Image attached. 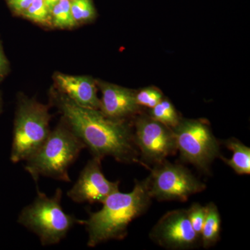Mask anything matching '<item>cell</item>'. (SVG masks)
<instances>
[{
	"mask_svg": "<svg viewBox=\"0 0 250 250\" xmlns=\"http://www.w3.org/2000/svg\"><path fill=\"white\" fill-rule=\"evenodd\" d=\"M62 120L94 157L111 156L123 164L139 163L134 133L123 120L113 119L100 110L83 107L61 93L53 97Z\"/></svg>",
	"mask_w": 250,
	"mask_h": 250,
	"instance_id": "cell-1",
	"label": "cell"
},
{
	"mask_svg": "<svg viewBox=\"0 0 250 250\" xmlns=\"http://www.w3.org/2000/svg\"><path fill=\"white\" fill-rule=\"evenodd\" d=\"M151 200L147 178L135 182L132 191L128 193L119 190L112 193L103 202L101 209L79 221L88 233L87 246L94 248L111 240L124 239L130 223L146 213Z\"/></svg>",
	"mask_w": 250,
	"mask_h": 250,
	"instance_id": "cell-2",
	"label": "cell"
},
{
	"mask_svg": "<svg viewBox=\"0 0 250 250\" xmlns=\"http://www.w3.org/2000/svg\"><path fill=\"white\" fill-rule=\"evenodd\" d=\"M84 148L83 143L62 120L24 161V169L35 182L41 177L70 182L69 169Z\"/></svg>",
	"mask_w": 250,
	"mask_h": 250,
	"instance_id": "cell-3",
	"label": "cell"
},
{
	"mask_svg": "<svg viewBox=\"0 0 250 250\" xmlns=\"http://www.w3.org/2000/svg\"><path fill=\"white\" fill-rule=\"evenodd\" d=\"M62 191L57 188L48 197L38 189L30 205L22 208L18 223L39 237L42 246L59 244L80 220L64 211L62 206Z\"/></svg>",
	"mask_w": 250,
	"mask_h": 250,
	"instance_id": "cell-4",
	"label": "cell"
},
{
	"mask_svg": "<svg viewBox=\"0 0 250 250\" xmlns=\"http://www.w3.org/2000/svg\"><path fill=\"white\" fill-rule=\"evenodd\" d=\"M50 113L45 105L22 97L18 103L14 122L10 159L13 163L25 161L48 137Z\"/></svg>",
	"mask_w": 250,
	"mask_h": 250,
	"instance_id": "cell-5",
	"label": "cell"
},
{
	"mask_svg": "<svg viewBox=\"0 0 250 250\" xmlns=\"http://www.w3.org/2000/svg\"><path fill=\"white\" fill-rule=\"evenodd\" d=\"M147 181L149 195L158 201L185 202L207 188L185 167L166 160L155 164Z\"/></svg>",
	"mask_w": 250,
	"mask_h": 250,
	"instance_id": "cell-6",
	"label": "cell"
},
{
	"mask_svg": "<svg viewBox=\"0 0 250 250\" xmlns=\"http://www.w3.org/2000/svg\"><path fill=\"white\" fill-rule=\"evenodd\" d=\"M172 130L182 159L208 172L213 161L220 156V144L208 125L187 120L179 121Z\"/></svg>",
	"mask_w": 250,
	"mask_h": 250,
	"instance_id": "cell-7",
	"label": "cell"
},
{
	"mask_svg": "<svg viewBox=\"0 0 250 250\" xmlns=\"http://www.w3.org/2000/svg\"><path fill=\"white\" fill-rule=\"evenodd\" d=\"M134 137L143 159L151 164L163 162L177 152L173 130L152 118L137 121Z\"/></svg>",
	"mask_w": 250,
	"mask_h": 250,
	"instance_id": "cell-8",
	"label": "cell"
},
{
	"mask_svg": "<svg viewBox=\"0 0 250 250\" xmlns=\"http://www.w3.org/2000/svg\"><path fill=\"white\" fill-rule=\"evenodd\" d=\"M149 237L158 246L167 250L192 249L201 242L192 228L187 209L171 210L163 215Z\"/></svg>",
	"mask_w": 250,
	"mask_h": 250,
	"instance_id": "cell-9",
	"label": "cell"
},
{
	"mask_svg": "<svg viewBox=\"0 0 250 250\" xmlns=\"http://www.w3.org/2000/svg\"><path fill=\"white\" fill-rule=\"evenodd\" d=\"M102 159H90L81 171L73 187L67 192V196L78 204H103L113 192L119 190V181L111 182L105 177L102 170Z\"/></svg>",
	"mask_w": 250,
	"mask_h": 250,
	"instance_id": "cell-10",
	"label": "cell"
},
{
	"mask_svg": "<svg viewBox=\"0 0 250 250\" xmlns=\"http://www.w3.org/2000/svg\"><path fill=\"white\" fill-rule=\"evenodd\" d=\"M55 82L61 93L74 103L83 107L100 110L101 102L93 79L58 73L55 75Z\"/></svg>",
	"mask_w": 250,
	"mask_h": 250,
	"instance_id": "cell-11",
	"label": "cell"
},
{
	"mask_svg": "<svg viewBox=\"0 0 250 250\" xmlns=\"http://www.w3.org/2000/svg\"><path fill=\"white\" fill-rule=\"evenodd\" d=\"M103 98L100 111L113 119L123 120L139 109L135 94L131 90L107 83H100Z\"/></svg>",
	"mask_w": 250,
	"mask_h": 250,
	"instance_id": "cell-12",
	"label": "cell"
},
{
	"mask_svg": "<svg viewBox=\"0 0 250 250\" xmlns=\"http://www.w3.org/2000/svg\"><path fill=\"white\" fill-rule=\"evenodd\" d=\"M227 147L233 152L231 159L220 156L222 160L239 175L250 174V148L236 139L225 142Z\"/></svg>",
	"mask_w": 250,
	"mask_h": 250,
	"instance_id": "cell-13",
	"label": "cell"
},
{
	"mask_svg": "<svg viewBox=\"0 0 250 250\" xmlns=\"http://www.w3.org/2000/svg\"><path fill=\"white\" fill-rule=\"evenodd\" d=\"M207 207V216L200 235L202 246L206 249L218 243L221 230V218L218 207L213 202L208 204Z\"/></svg>",
	"mask_w": 250,
	"mask_h": 250,
	"instance_id": "cell-14",
	"label": "cell"
},
{
	"mask_svg": "<svg viewBox=\"0 0 250 250\" xmlns=\"http://www.w3.org/2000/svg\"><path fill=\"white\" fill-rule=\"evenodd\" d=\"M151 118L162 124L173 129L179 124V120L177 111L172 104L167 100H161L160 103L151 108Z\"/></svg>",
	"mask_w": 250,
	"mask_h": 250,
	"instance_id": "cell-15",
	"label": "cell"
},
{
	"mask_svg": "<svg viewBox=\"0 0 250 250\" xmlns=\"http://www.w3.org/2000/svg\"><path fill=\"white\" fill-rule=\"evenodd\" d=\"M72 0H59L51 10L52 23L55 27L71 28L77 24L71 12Z\"/></svg>",
	"mask_w": 250,
	"mask_h": 250,
	"instance_id": "cell-16",
	"label": "cell"
},
{
	"mask_svg": "<svg viewBox=\"0 0 250 250\" xmlns=\"http://www.w3.org/2000/svg\"><path fill=\"white\" fill-rule=\"evenodd\" d=\"M22 15L28 19L40 24H49L52 20L50 11L44 0H34Z\"/></svg>",
	"mask_w": 250,
	"mask_h": 250,
	"instance_id": "cell-17",
	"label": "cell"
},
{
	"mask_svg": "<svg viewBox=\"0 0 250 250\" xmlns=\"http://www.w3.org/2000/svg\"><path fill=\"white\" fill-rule=\"evenodd\" d=\"M71 12L77 24L88 22L95 16V10L91 0H72Z\"/></svg>",
	"mask_w": 250,
	"mask_h": 250,
	"instance_id": "cell-18",
	"label": "cell"
},
{
	"mask_svg": "<svg viewBox=\"0 0 250 250\" xmlns=\"http://www.w3.org/2000/svg\"><path fill=\"white\" fill-rule=\"evenodd\" d=\"M188 215L193 229L200 236L207 216V207L195 203L187 209ZM201 239V238H200Z\"/></svg>",
	"mask_w": 250,
	"mask_h": 250,
	"instance_id": "cell-19",
	"label": "cell"
},
{
	"mask_svg": "<svg viewBox=\"0 0 250 250\" xmlns=\"http://www.w3.org/2000/svg\"><path fill=\"white\" fill-rule=\"evenodd\" d=\"M136 104L139 106L154 108L162 100V94L159 90L152 88H145L137 94H135Z\"/></svg>",
	"mask_w": 250,
	"mask_h": 250,
	"instance_id": "cell-20",
	"label": "cell"
},
{
	"mask_svg": "<svg viewBox=\"0 0 250 250\" xmlns=\"http://www.w3.org/2000/svg\"><path fill=\"white\" fill-rule=\"evenodd\" d=\"M33 1L34 0H7V2L14 12L22 15Z\"/></svg>",
	"mask_w": 250,
	"mask_h": 250,
	"instance_id": "cell-21",
	"label": "cell"
},
{
	"mask_svg": "<svg viewBox=\"0 0 250 250\" xmlns=\"http://www.w3.org/2000/svg\"><path fill=\"white\" fill-rule=\"evenodd\" d=\"M8 68V62L0 45V77L4 75Z\"/></svg>",
	"mask_w": 250,
	"mask_h": 250,
	"instance_id": "cell-22",
	"label": "cell"
},
{
	"mask_svg": "<svg viewBox=\"0 0 250 250\" xmlns=\"http://www.w3.org/2000/svg\"><path fill=\"white\" fill-rule=\"evenodd\" d=\"M45 1L46 5H47V8L49 9V11L52 9V8L54 7V5L57 4V2L59 1V0H44Z\"/></svg>",
	"mask_w": 250,
	"mask_h": 250,
	"instance_id": "cell-23",
	"label": "cell"
},
{
	"mask_svg": "<svg viewBox=\"0 0 250 250\" xmlns=\"http://www.w3.org/2000/svg\"><path fill=\"white\" fill-rule=\"evenodd\" d=\"M1 98H0V109H1Z\"/></svg>",
	"mask_w": 250,
	"mask_h": 250,
	"instance_id": "cell-24",
	"label": "cell"
}]
</instances>
